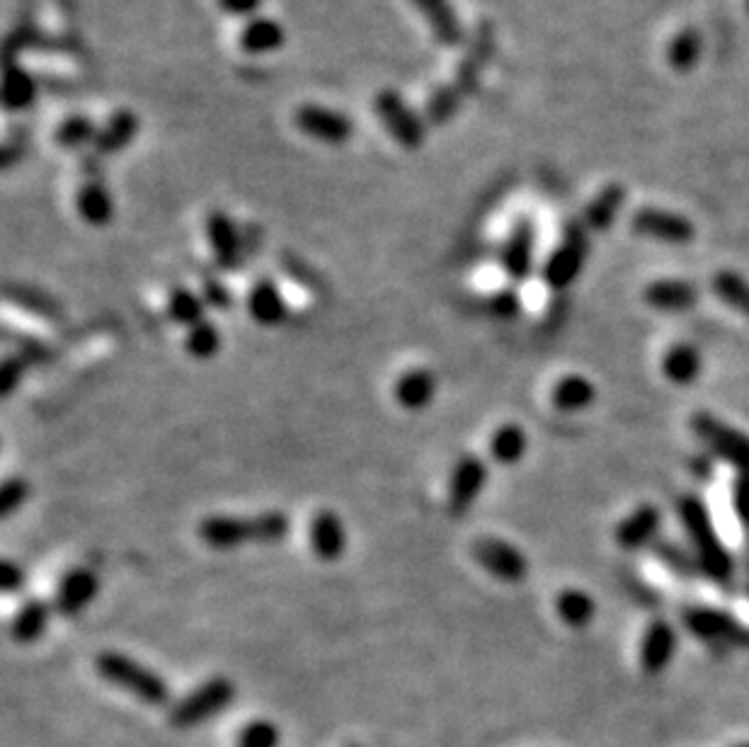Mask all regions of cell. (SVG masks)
I'll use <instances>...</instances> for the list:
<instances>
[{
	"mask_svg": "<svg viewBox=\"0 0 749 747\" xmlns=\"http://www.w3.org/2000/svg\"><path fill=\"white\" fill-rule=\"evenodd\" d=\"M238 49L245 56L263 58L269 54H277L287 44V28L272 15H257L240 24L238 30Z\"/></svg>",
	"mask_w": 749,
	"mask_h": 747,
	"instance_id": "obj_15",
	"label": "cell"
},
{
	"mask_svg": "<svg viewBox=\"0 0 749 747\" xmlns=\"http://www.w3.org/2000/svg\"><path fill=\"white\" fill-rule=\"evenodd\" d=\"M6 342H12V345L18 348L20 358H24L28 362L34 364H44V362H52L54 358V350L42 342L40 338H32V335H24V333H12L10 328H6Z\"/></svg>",
	"mask_w": 749,
	"mask_h": 747,
	"instance_id": "obj_41",
	"label": "cell"
},
{
	"mask_svg": "<svg viewBox=\"0 0 749 747\" xmlns=\"http://www.w3.org/2000/svg\"><path fill=\"white\" fill-rule=\"evenodd\" d=\"M631 224L633 231H638L641 236L670 243V246H686L696 234L694 224L686 216L665 210H653V206L635 212Z\"/></svg>",
	"mask_w": 749,
	"mask_h": 747,
	"instance_id": "obj_13",
	"label": "cell"
},
{
	"mask_svg": "<svg viewBox=\"0 0 749 747\" xmlns=\"http://www.w3.org/2000/svg\"><path fill=\"white\" fill-rule=\"evenodd\" d=\"M732 505H735V512L740 514V520L749 524V473H742L738 483H735Z\"/></svg>",
	"mask_w": 749,
	"mask_h": 747,
	"instance_id": "obj_48",
	"label": "cell"
},
{
	"mask_svg": "<svg viewBox=\"0 0 749 747\" xmlns=\"http://www.w3.org/2000/svg\"><path fill=\"white\" fill-rule=\"evenodd\" d=\"M677 512L696 548L698 566H702L708 578L726 583L732 575V561L714 530V522H710L704 502L694 495H684L677 502Z\"/></svg>",
	"mask_w": 749,
	"mask_h": 747,
	"instance_id": "obj_4",
	"label": "cell"
},
{
	"mask_svg": "<svg viewBox=\"0 0 749 747\" xmlns=\"http://www.w3.org/2000/svg\"><path fill=\"white\" fill-rule=\"evenodd\" d=\"M534 250H536V228L529 218H520L512 228L505 246H502V269L514 281H522L532 275L534 269Z\"/></svg>",
	"mask_w": 749,
	"mask_h": 747,
	"instance_id": "obj_17",
	"label": "cell"
},
{
	"mask_svg": "<svg viewBox=\"0 0 749 747\" xmlns=\"http://www.w3.org/2000/svg\"><path fill=\"white\" fill-rule=\"evenodd\" d=\"M747 8H749V0H747Z\"/></svg>",
	"mask_w": 749,
	"mask_h": 747,
	"instance_id": "obj_51",
	"label": "cell"
},
{
	"mask_svg": "<svg viewBox=\"0 0 749 747\" xmlns=\"http://www.w3.org/2000/svg\"><path fill=\"white\" fill-rule=\"evenodd\" d=\"M202 299L206 301V306H214V309L218 311H228L233 306V294L228 291L224 281H216V279H204Z\"/></svg>",
	"mask_w": 749,
	"mask_h": 747,
	"instance_id": "obj_46",
	"label": "cell"
},
{
	"mask_svg": "<svg viewBox=\"0 0 749 747\" xmlns=\"http://www.w3.org/2000/svg\"><path fill=\"white\" fill-rule=\"evenodd\" d=\"M6 299L10 303L20 306L22 311L44 318V321H52V323L64 321V309H61V303L40 289H32L24 285H6Z\"/></svg>",
	"mask_w": 749,
	"mask_h": 747,
	"instance_id": "obj_30",
	"label": "cell"
},
{
	"mask_svg": "<svg viewBox=\"0 0 749 747\" xmlns=\"http://www.w3.org/2000/svg\"><path fill=\"white\" fill-rule=\"evenodd\" d=\"M677 648V636L667 621H653L641 641V668L648 675H660L670 665Z\"/></svg>",
	"mask_w": 749,
	"mask_h": 747,
	"instance_id": "obj_22",
	"label": "cell"
},
{
	"mask_svg": "<svg viewBox=\"0 0 749 747\" xmlns=\"http://www.w3.org/2000/svg\"><path fill=\"white\" fill-rule=\"evenodd\" d=\"M410 3L427 22V30L432 32L437 44L459 46L463 42L461 20L457 10H453L451 0H410Z\"/></svg>",
	"mask_w": 749,
	"mask_h": 747,
	"instance_id": "obj_19",
	"label": "cell"
},
{
	"mask_svg": "<svg viewBox=\"0 0 749 747\" xmlns=\"http://www.w3.org/2000/svg\"><path fill=\"white\" fill-rule=\"evenodd\" d=\"M139 131H141V121H139L137 113H131V109L121 107L103 121L100 131H97V139L93 143V149L88 153H93V156L100 158V161H105V158H109V156H117L121 151H127L129 146L137 141Z\"/></svg>",
	"mask_w": 749,
	"mask_h": 747,
	"instance_id": "obj_16",
	"label": "cell"
},
{
	"mask_svg": "<svg viewBox=\"0 0 749 747\" xmlns=\"http://www.w3.org/2000/svg\"><path fill=\"white\" fill-rule=\"evenodd\" d=\"M437 382L432 372L427 370H410L405 372L396 384V401L405 410H422L435 398Z\"/></svg>",
	"mask_w": 749,
	"mask_h": 747,
	"instance_id": "obj_28",
	"label": "cell"
},
{
	"mask_svg": "<svg viewBox=\"0 0 749 747\" xmlns=\"http://www.w3.org/2000/svg\"><path fill=\"white\" fill-rule=\"evenodd\" d=\"M28 578H24V570L18 566V563L12 561H3V566H0V587H3L6 595H15L20 593Z\"/></svg>",
	"mask_w": 749,
	"mask_h": 747,
	"instance_id": "obj_47",
	"label": "cell"
},
{
	"mask_svg": "<svg viewBox=\"0 0 749 747\" xmlns=\"http://www.w3.org/2000/svg\"><path fill=\"white\" fill-rule=\"evenodd\" d=\"M281 733L267 718H255L238 733V747H279Z\"/></svg>",
	"mask_w": 749,
	"mask_h": 747,
	"instance_id": "obj_40",
	"label": "cell"
},
{
	"mask_svg": "<svg viewBox=\"0 0 749 747\" xmlns=\"http://www.w3.org/2000/svg\"><path fill=\"white\" fill-rule=\"evenodd\" d=\"M488 483V467L481 457L466 455L459 459L451 473L449 483V510L451 514H463L473 508L478 495L483 493Z\"/></svg>",
	"mask_w": 749,
	"mask_h": 747,
	"instance_id": "obj_14",
	"label": "cell"
},
{
	"mask_svg": "<svg viewBox=\"0 0 749 747\" xmlns=\"http://www.w3.org/2000/svg\"><path fill=\"white\" fill-rule=\"evenodd\" d=\"M714 291L723 303H728L730 309L740 311L749 321V281L742 275L723 269V273L714 277Z\"/></svg>",
	"mask_w": 749,
	"mask_h": 747,
	"instance_id": "obj_37",
	"label": "cell"
},
{
	"mask_svg": "<svg viewBox=\"0 0 749 747\" xmlns=\"http://www.w3.org/2000/svg\"><path fill=\"white\" fill-rule=\"evenodd\" d=\"M374 115L386 129L388 137L396 141L403 151H420L427 139L425 119L415 113L410 103L396 88H381L374 95Z\"/></svg>",
	"mask_w": 749,
	"mask_h": 747,
	"instance_id": "obj_5",
	"label": "cell"
},
{
	"mask_svg": "<svg viewBox=\"0 0 749 747\" xmlns=\"http://www.w3.org/2000/svg\"><path fill=\"white\" fill-rule=\"evenodd\" d=\"M660 522H662V514L655 505H641V508H635L623 522H619L617 534L613 536H617V544L625 551L641 548L657 534Z\"/></svg>",
	"mask_w": 749,
	"mask_h": 747,
	"instance_id": "obj_25",
	"label": "cell"
},
{
	"mask_svg": "<svg viewBox=\"0 0 749 747\" xmlns=\"http://www.w3.org/2000/svg\"><path fill=\"white\" fill-rule=\"evenodd\" d=\"M95 670L105 682L115 684L121 692L137 696L143 704L165 706L170 702L168 682L158 675V672L141 665L139 660H133L129 655L105 651L95 658Z\"/></svg>",
	"mask_w": 749,
	"mask_h": 747,
	"instance_id": "obj_3",
	"label": "cell"
},
{
	"mask_svg": "<svg viewBox=\"0 0 749 747\" xmlns=\"http://www.w3.org/2000/svg\"><path fill=\"white\" fill-rule=\"evenodd\" d=\"M526 447H529V439H526V433L522 430L520 425L507 423L497 427V433L490 439V455L502 467H514V463H520L526 455Z\"/></svg>",
	"mask_w": 749,
	"mask_h": 747,
	"instance_id": "obj_33",
	"label": "cell"
},
{
	"mask_svg": "<svg viewBox=\"0 0 749 747\" xmlns=\"http://www.w3.org/2000/svg\"><path fill=\"white\" fill-rule=\"evenodd\" d=\"M704 370L702 354L689 342H680V345H672L662 360V372L670 378L672 384L677 386H689L694 384L698 374Z\"/></svg>",
	"mask_w": 749,
	"mask_h": 747,
	"instance_id": "obj_29",
	"label": "cell"
},
{
	"mask_svg": "<svg viewBox=\"0 0 749 747\" xmlns=\"http://www.w3.org/2000/svg\"><path fill=\"white\" fill-rule=\"evenodd\" d=\"M704 52V40L696 30H684L670 42L667 49V61L674 71L686 73L696 66L698 56Z\"/></svg>",
	"mask_w": 749,
	"mask_h": 747,
	"instance_id": "obj_38",
	"label": "cell"
},
{
	"mask_svg": "<svg viewBox=\"0 0 749 747\" xmlns=\"http://www.w3.org/2000/svg\"><path fill=\"white\" fill-rule=\"evenodd\" d=\"M36 81L32 73L8 61L6 68V88H3V105L8 113H20V109H28L36 100Z\"/></svg>",
	"mask_w": 749,
	"mask_h": 747,
	"instance_id": "obj_32",
	"label": "cell"
},
{
	"mask_svg": "<svg viewBox=\"0 0 749 747\" xmlns=\"http://www.w3.org/2000/svg\"><path fill=\"white\" fill-rule=\"evenodd\" d=\"M216 3L226 18L248 22L257 15H263L265 0H216Z\"/></svg>",
	"mask_w": 749,
	"mask_h": 747,
	"instance_id": "obj_44",
	"label": "cell"
},
{
	"mask_svg": "<svg viewBox=\"0 0 749 747\" xmlns=\"http://www.w3.org/2000/svg\"><path fill=\"white\" fill-rule=\"evenodd\" d=\"M556 611H558V617L565 623H568V627L585 629L587 623L595 619L597 605H595V599L589 597L587 593L575 590V587H570V590H563L556 597Z\"/></svg>",
	"mask_w": 749,
	"mask_h": 747,
	"instance_id": "obj_34",
	"label": "cell"
},
{
	"mask_svg": "<svg viewBox=\"0 0 749 747\" xmlns=\"http://www.w3.org/2000/svg\"><path fill=\"white\" fill-rule=\"evenodd\" d=\"M587 260V234L582 226H568L560 246L550 253L548 263L544 265V281L554 289L570 287L582 273Z\"/></svg>",
	"mask_w": 749,
	"mask_h": 747,
	"instance_id": "obj_11",
	"label": "cell"
},
{
	"mask_svg": "<svg viewBox=\"0 0 749 747\" xmlns=\"http://www.w3.org/2000/svg\"><path fill=\"white\" fill-rule=\"evenodd\" d=\"M28 360L20 358L18 352H8L3 362H0V394L3 398L12 396V391H15L22 384V376L24 370H28Z\"/></svg>",
	"mask_w": 749,
	"mask_h": 747,
	"instance_id": "obj_42",
	"label": "cell"
},
{
	"mask_svg": "<svg viewBox=\"0 0 749 747\" xmlns=\"http://www.w3.org/2000/svg\"><path fill=\"white\" fill-rule=\"evenodd\" d=\"M692 430L718 459L728 461L740 473H749V437L742 430L706 410L692 415Z\"/></svg>",
	"mask_w": 749,
	"mask_h": 747,
	"instance_id": "obj_7",
	"label": "cell"
},
{
	"mask_svg": "<svg viewBox=\"0 0 749 747\" xmlns=\"http://www.w3.org/2000/svg\"><path fill=\"white\" fill-rule=\"evenodd\" d=\"M97 593H100V578L90 568H76L61 580L54 607L61 617H76L93 602Z\"/></svg>",
	"mask_w": 749,
	"mask_h": 747,
	"instance_id": "obj_18",
	"label": "cell"
},
{
	"mask_svg": "<svg viewBox=\"0 0 749 747\" xmlns=\"http://www.w3.org/2000/svg\"><path fill=\"white\" fill-rule=\"evenodd\" d=\"M493 49H495L493 30H490L488 24H483V28L478 30L471 46L466 49L461 64L457 73H453V81L441 85V88H437L432 97H429V103H427L429 125H445V121H449L453 115H457L461 103L478 88V83H481V73L490 61V56H493Z\"/></svg>",
	"mask_w": 749,
	"mask_h": 747,
	"instance_id": "obj_2",
	"label": "cell"
},
{
	"mask_svg": "<svg viewBox=\"0 0 749 747\" xmlns=\"http://www.w3.org/2000/svg\"><path fill=\"white\" fill-rule=\"evenodd\" d=\"M738 747H749V745H738Z\"/></svg>",
	"mask_w": 749,
	"mask_h": 747,
	"instance_id": "obj_50",
	"label": "cell"
},
{
	"mask_svg": "<svg viewBox=\"0 0 749 747\" xmlns=\"http://www.w3.org/2000/svg\"><path fill=\"white\" fill-rule=\"evenodd\" d=\"M684 623L692 633L702 636L708 641H740L742 627L732 621L726 611L708 609V607H692L684 611Z\"/></svg>",
	"mask_w": 749,
	"mask_h": 747,
	"instance_id": "obj_21",
	"label": "cell"
},
{
	"mask_svg": "<svg viewBox=\"0 0 749 747\" xmlns=\"http://www.w3.org/2000/svg\"><path fill=\"white\" fill-rule=\"evenodd\" d=\"M473 558L478 566L488 570L493 578L502 583H522L529 575V561L517 546H512L505 538L483 536L473 544Z\"/></svg>",
	"mask_w": 749,
	"mask_h": 747,
	"instance_id": "obj_10",
	"label": "cell"
},
{
	"mask_svg": "<svg viewBox=\"0 0 749 747\" xmlns=\"http://www.w3.org/2000/svg\"><path fill=\"white\" fill-rule=\"evenodd\" d=\"M488 309H490V313L497 316V318H514V316L520 313V309H522L520 294L514 291V289H510V287L507 289H500V291L493 294V297H490Z\"/></svg>",
	"mask_w": 749,
	"mask_h": 747,
	"instance_id": "obj_45",
	"label": "cell"
},
{
	"mask_svg": "<svg viewBox=\"0 0 749 747\" xmlns=\"http://www.w3.org/2000/svg\"><path fill=\"white\" fill-rule=\"evenodd\" d=\"M347 747H360V745H347Z\"/></svg>",
	"mask_w": 749,
	"mask_h": 747,
	"instance_id": "obj_49",
	"label": "cell"
},
{
	"mask_svg": "<svg viewBox=\"0 0 749 747\" xmlns=\"http://www.w3.org/2000/svg\"><path fill=\"white\" fill-rule=\"evenodd\" d=\"M248 311L260 326H279L287 321V301L272 279H260L248 294Z\"/></svg>",
	"mask_w": 749,
	"mask_h": 747,
	"instance_id": "obj_24",
	"label": "cell"
},
{
	"mask_svg": "<svg viewBox=\"0 0 749 747\" xmlns=\"http://www.w3.org/2000/svg\"><path fill=\"white\" fill-rule=\"evenodd\" d=\"M185 348L194 360H212L221 350V333L214 323L202 321L188 330Z\"/></svg>",
	"mask_w": 749,
	"mask_h": 747,
	"instance_id": "obj_39",
	"label": "cell"
},
{
	"mask_svg": "<svg viewBox=\"0 0 749 747\" xmlns=\"http://www.w3.org/2000/svg\"><path fill=\"white\" fill-rule=\"evenodd\" d=\"M233 700H236V684L218 675L200 684L188 696H182L175 706H170L168 721L173 728H194L208 718L224 714Z\"/></svg>",
	"mask_w": 749,
	"mask_h": 747,
	"instance_id": "obj_6",
	"label": "cell"
},
{
	"mask_svg": "<svg viewBox=\"0 0 749 747\" xmlns=\"http://www.w3.org/2000/svg\"><path fill=\"white\" fill-rule=\"evenodd\" d=\"M623 200H625V192L619 185H609L601 190L595 198V202L587 206L585 226L595 228V231H607L623 206Z\"/></svg>",
	"mask_w": 749,
	"mask_h": 747,
	"instance_id": "obj_35",
	"label": "cell"
},
{
	"mask_svg": "<svg viewBox=\"0 0 749 747\" xmlns=\"http://www.w3.org/2000/svg\"><path fill=\"white\" fill-rule=\"evenodd\" d=\"M309 538H311L313 554L325 563H333L345 556V548H347L345 524H342L338 512L333 510H321L315 514L309 526Z\"/></svg>",
	"mask_w": 749,
	"mask_h": 747,
	"instance_id": "obj_20",
	"label": "cell"
},
{
	"mask_svg": "<svg viewBox=\"0 0 749 747\" xmlns=\"http://www.w3.org/2000/svg\"><path fill=\"white\" fill-rule=\"evenodd\" d=\"M30 498V483L24 479H8L0 488V514L8 520L15 514Z\"/></svg>",
	"mask_w": 749,
	"mask_h": 747,
	"instance_id": "obj_43",
	"label": "cell"
},
{
	"mask_svg": "<svg viewBox=\"0 0 749 747\" xmlns=\"http://www.w3.org/2000/svg\"><path fill=\"white\" fill-rule=\"evenodd\" d=\"M645 301L657 311H689L698 301V291L684 279H657L645 287Z\"/></svg>",
	"mask_w": 749,
	"mask_h": 747,
	"instance_id": "obj_26",
	"label": "cell"
},
{
	"mask_svg": "<svg viewBox=\"0 0 749 747\" xmlns=\"http://www.w3.org/2000/svg\"><path fill=\"white\" fill-rule=\"evenodd\" d=\"M100 158L93 153L83 156L81 182L76 190V212L88 226L103 228L115 218V202L105 182Z\"/></svg>",
	"mask_w": 749,
	"mask_h": 747,
	"instance_id": "obj_8",
	"label": "cell"
},
{
	"mask_svg": "<svg viewBox=\"0 0 749 747\" xmlns=\"http://www.w3.org/2000/svg\"><path fill=\"white\" fill-rule=\"evenodd\" d=\"M550 398H554V406L558 410L577 413V410H585L592 406L597 398V388L592 382H589V378L570 374V376H563L560 382L554 386V394H550Z\"/></svg>",
	"mask_w": 749,
	"mask_h": 747,
	"instance_id": "obj_31",
	"label": "cell"
},
{
	"mask_svg": "<svg viewBox=\"0 0 749 747\" xmlns=\"http://www.w3.org/2000/svg\"><path fill=\"white\" fill-rule=\"evenodd\" d=\"M97 131H100V125H97V121L90 115L73 113V115L61 119L58 125L54 127L52 139L61 151L88 153L93 149L95 139H97Z\"/></svg>",
	"mask_w": 749,
	"mask_h": 747,
	"instance_id": "obj_23",
	"label": "cell"
},
{
	"mask_svg": "<svg viewBox=\"0 0 749 747\" xmlns=\"http://www.w3.org/2000/svg\"><path fill=\"white\" fill-rule=\"evenodd\" d=\"M204 311H206V301L200 297V294H194L188 287L170 289V294H168V316L173 318L175 323L194 328L196 323L204 321Z\"/></svg>",
	"mask_w": 749,
	"mask_h": 747,
	"instance_id": "obj_36",
	"label": "cell"
},
{
	"mask_svg": "<svg viewBox=\"0 0 749 747\" xmlns=\"http://www.w3.org/2000/svg\"><path fill=\"white\" fill-rule=\"evenodd\" d=\"M293 127L306 139L323 146H345L354 137L352 117L323 103H303L293 109Z\"/></svg>",
	"mask_w": 749,
	"mask_h": 747,
	"instance_id": "obj_9",
	"label": "cell"
},
{
	"mask_svg": "<svg viewBox=\"0 0 749 747\" xmlns=\"http://www.w3.org/2000/svg\"><path fill=\"white\" fill-rule=\"evenodd\" d=\"M204 234L214 263L224 273H238L243 267V236L236 222L226 212H208L204 222Z\"/></svg>",
	"mask_w": 749,
	"mask_h": 747,
	"instance_id": "obj_12",
	"label": "cell"
},
{
	"mask_svg": "<svg viewBox=\"0 0 749 747\" xmlns=\"http://www.w3.org/2000/svg\"><path fill=\"white\" fill-rule=\"evenodd\" d=\"M49 619H52V605H49L46 599H40V597L28 599V602L18 609L15 619H12V627H10L12 641L22 643V645L40 641L49 627Z\"/></svg>",
	"mask_w": 749,
	"mask_h": 747,
	"instance_id": "obj_27",
	"label": "cell"
},
{
	"mask_svg": "<svg viewBox=\"0 0 749 747\" xmlns=\"http://www.w3.org/2000/svg\"><path fill=\"white\" fill-rule=\"evenodd\" d=\"M291 532L289 514L281 510L260 512L255 517H224L214 514L200 524V536L212 548H238L245 544H279Z\"/></svg>",
	"mask_w": 749,
	"mask_h": 747,
	"instance_id": "obj_1",
	"label": "cell"
}]
</instances>
